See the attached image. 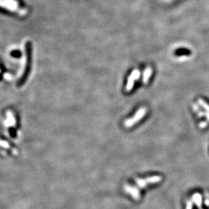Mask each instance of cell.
<instances>
[{"label":"cell","instance_id":"cell-1","mask_svg":"<svg viewBox=\"0 0 209 209\" xmlns=\"http://www.w3.org/2000/svg\"><path fill=\"white\" fill-rule=\"evenodd\" d=\"M25 52H26V62H25V67L24 69L23 73L21 76V78L17 82V86L21 87L25 84L29 74L31 62V54H32V45L30 42H27L25 45Z\"/></svg>","mask_w":209,"mask_h":209},{"label":"cell","instance_id":"cell-2","mask_svg":"<svg viewBox=\"0 0 209 209\" xmlns=\"http://www.w3.org/2000/svg\"><path fill=\"white\" fill-rule=\"evenodd\" d=\"M146 113H147V108L145 107H141L135 113L133 118H130L129 119L125 120V122L124 123V126L126 128L132 127L133 125L135 124L136 123L139 122V120H141L145 116Z\"/></svg>","mask_w":209,"mask_h":209},{"label":"cell","instance_id":"cell-3","mask_svg":"<svg viewBox=\"0 0 209 209\" xmlns=\"http://www.w3.org/2000/svg\"><path fill=\"white\" fill-rule=\"evenodd\" d=\"M140 75H141V73H140V71L138 69H134L133 72L130 73V75L128 77L127 85L126 86V91L130 92L132 90L134 86V82H135L136 80L139 79Z\"/></svg>","mask_w":209,"mask_h":209},{"label":"cell","instance_id":"cell-4","mask_svg":"<svg viewBox=\"0 0 209 209\" xmlns=\"http://www.w3.org/2000/svg\"><path fill=\"white\" fill-rule=\"evenodd\" d=\"M152 73V69L151 67H147L144 71L143 73V77L142 81L143 82L144 84H147V82H149L150 77Z\"/></svg>","mask_w":209,"mask_h":209},{"label":"cell","instance_id":"cell-5","mask_svg":"<svg viewBox=\"0 0 209 209\" xmlns=\"http://www.w3.org/2000/svg\"><path fill=\"white\" fill-rule=\"evenodd\" d=\"M192 200L196 203L198 207H201L202 204V196L199 193L194 194L192 196Z\"/></svg>","mask_w":209,"mask_h":209},{"label":"cell","instance_id":"cell-6","mask_svg":"<svg viewBox=\"0 0 209 209\" xmlns=\"http://www.w3.org/2000/svg\"><path fill=\"white\" fill-rule=\"evenodd\" d=\"M198 103H199V104L204 109L207 113H209V105H208L207 103H206L204 100L202 99H198Z\"/></svg>","mask_w":209,"mask_h":209},{"label":"cell","instance_id":"cell-7","mask_svg":"<svg viewBox=\"0 0 209 209\" xmlns=\"http://www.w3.org/2000/svg\"><path fill=\"white\" fill-rule=\"evenodd\" d=\"M208 124V122H201L200 124V128H204L206 126H207Z\"/></svg>","mask_w":209,"mask_h":209},{"label":"cell","instance_id":"cell-8","mask_svg":"<svg viewBox=\"0 0 209 209\" xmlns=\"http://www.w3.org/2000/svg\"><path fill=\"white\" fill-rule=\"evenodd\" d=\"M192 207H193V202H192V201H189L187 202V208H186V209H192Z\"/></svg>","mask_w":209,"mask_h":209}]
</instances>
